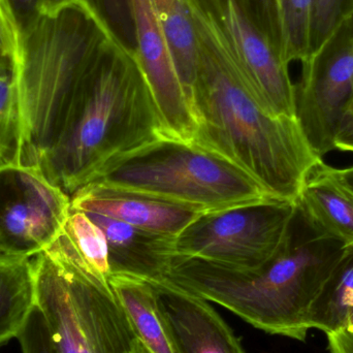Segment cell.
<instances>
[{
    "label": "cell",
    "mask_w": 353,
    "mask_h": 353,
    "mask_svg": "<svg viewBox=\"0 0 353 353\" xmlns=\"http://www.w3.org/2000/svg\"><path fill=\"white\" fill-rule=\"evenodd\" d=\"M196 35L191 107L193 143L252 176L271 196L296 201L323 163L294 118L270 115L257 103L218 23L201 0H186Z\"/></svg>",
    "instance_id": "obj_1"
},
{
    "label": "cell",
    "mask_w": 353,
    "mask_h": 353,
    "mask_svg": "<svg viewBox=\"0 0 353 353\" xmlns=\"http://www.w3.org/2000/svg\"><path fill=\"white\" fill-rule=\"evenodd\" d=\"M343 248L298 205L283 245L263 267L236 269L176 255L163 282L215 303L270 335L305 342L311 308Z\"/></svg>",
    "instance_id": "obj_2"
},
{
    "label": "cell",
    "mask_w": 353,
    "mask_h": 353,
    "mask_svg": "<svg viewBox=\"0 0 353 353\" xmlns=\"http://www.w3.org/2000/svg\"><path fill=\"white\" fill-rule=\"evenodd\" d=\"M161 137L159 112L136 55L111 33L95 52L39 170L72 196L114 159Z\"/></svg>",
    "instance_id": "obj_3"
},
{
    "label": "cell",
    "mask_w": 353,
    "mask_h": 353,
    "mask_svg": "<svg viewBox=\"0 0 353 353\" xmlns=\"http://www.w3.org/2000/svg\"><path fill=\"white\" fill-rule=\"evenodd\" d=\"M111 34L88 4L41 14L21 33L12 61L18 146L12 163L37 168L57 140L79 84Z\"/></svg>",
    "instance_id": "obj_4"
},
{
    "label": "cell",
    "mask_w": 353,
    "mask_h": 353,
    "mask_svg": "<svg viewBox=\"0 0 353 353\" xmlns=\"http://www.w3.org/2000/svg\"><path fill=\"white\" fill-rule=\"evenodd\" d=\"M91 182L205 212L275 199L230 161L194 143L165 137L114 159Z\"/></svg>",
    "instance_id": "obj_5"
},
{
    "label": "cell",
    "mask_w": 353,
    "mask_h": 353,
    "mask_svg": "<svg viewBox=\"0 0 353 353\" xmlns=\"http://www.w3.org/2000/svg\"><path fill=\"white\" fill-rule=\"evenodd\" d=\"M37 307L59 353H145L108 280L41 251L32 257Z\"/></svg>",
    "instance_id": "obj_6"
},
{
    "label": "cell",
    "mask_w": 353,
    "mask_h": 353,
    "mask_svg": "<svg viewBox=\"0 0 353 353\" xmlns=\"http://www.w3.org/2000/svg\"><path fill=\"white\" fill-rule=\"evenodd\" d=\"M296 201L269 199L201 214L175 239L176 255L255 270L281 248Z\"/></svg>",
    "instance_id": "obj_7"
},
{
    "label": "cell",
    "mask_w": 353,
    "mask_h": 353,
    "mask_svg": "<svg viewBox=\"0 0 353 353\" xmlns=\"http://www.w3.org/2000/svg\"><path fill=\"white\" fill-rule=\"evenodd\" d=\"M294 84L296 116L309 145L323 159L353 101V12L302 62Z\"/></svg>",
    "instance_id": "obj_8"
},
{
    "label": "cell",
    "mask_w": 353,
    "mask_h": 353,
    "mask_svg": "<svg viewBox=\"0 0 353 353\" xmlns=\"http://www.w3.org/2000/svg\"><path fill=\"white\" fill-rule=\"evenodd\" d=\"M70 214V195L41 170L0 165V241L10 255L39 254L55 240Z\"/></svg>",
    "instance_id": "obj_9"
},
{
    "label": "cell",
    "mask_w": 353,
    "mask_h": 353,
    "mask_svg": "<svg viewBox=\"0 0 353 353\" xmlns=\"http://www.w3.org/2000/svg\"><path fill=\"white\" fill-rule=\"evenodd\" d=\"M221 28L249 90L270 115L296 119L294 84L243 0H201Z\"/></svg>",
    "instance_id": "obj_10"
},
{
    "label": "cell",
    "mask_w": 353,
    "mask_h": 353,
    "mask_svg": "<svg viewBox=\"0 0 353 353\" xmlns=\"http://www.w3.org/2000/svg\"><path fill=\"white\" fill-rule=\"evenodd\" d=\"M136 58L154 99L165 138L193 143L196 122L152 0H130Z\"/></svg>",
    "instance_id": "obj_11"
},
{
    "label": "cell",
    "mask_w": 353,
    "mask_h": 353,
    "mask_svg": "<svg viewBox=\"0 0 353 353\" xmlns=\"http://www.w3.org/2000/svg\"><path fill=\"white\" fill-rule=\"evenodd\" d=\"M70 211L99 214L175 238L205 213L192 205L97 182L84 185L70 196Z\"/></svg>",
    "instance_id": "obj_12"
},
{
    "label": "cell",
    "mask_w": 353,
    "mask_h": 353,
    "mask_svg": "<svg viewBox=\"0 0 353 353\" xmlns=\"http://www.w3.org/2000/svg\"><path fill=\"white\" fill-rule=\"evenodd\" d=\"M152 284L178 353H247L208 301L167 282Z\"/></svg>",
    "instance_id": "obj_13"
},
{
    "label": "cell",
    "mask_w": 353,
    "mask_h": 353,
    "mask_svg": "<svg viewBox=\"0 0 353 353\" xmlns=\"http://www.w3.org/2000/svg\"><path fill=\"white\" fill-rule=\"evenodd\" d=\"M85 214L107 239L111 275L132 276L151 283L165 279L176 256L175 236L143 230L99 214Z\"/></svg>",
    "instance_id": "obj_14"
},
{
    "label": "cell",
    "mask_w": 353,
    "mask_h": 353,
    "mask_svg": "<svg viewBox=\"0 0 353 353\" xmlns=\"http://www.w3.org/2000/svg\"><path fill=\"white\" fill-rule=\"evenodd\" d=\"M296 203L319 232L344 247L353 245V193L336 180L329 165L321 163L311 173Z\"/></svg>",
    "instance_id": "obj_15"
},
{
    "label": "cell",
    "mask_w": 353,
    "mask_h": 353,
    "mask_svg": "<svg viewBox=\"0 0 353 353\" xmlns=\"http://www.w3.org/2000/svg\"><path fill=\"white\" fill-rule=\"evenodd\" d=\"M109 283L147 352L178 353L153 284L128 275H111Z\"/></svg>",
    "instance_id": "obj_16"
},
{
    "label": "cell",
    "mask_w": 353,
    "mask_h": 353,
    "mask_svg": "<svg viewBox=\"0 0 353 353\" xmlns=\"http://www.w3.org/2000/svg\"><path fill=\"white\" fill-rule=\"evenodd\" d=\"M37 307L32 259L0 256V345L18 338Z\"/></svg>",
    "instance_id": "obj_17"
},
{
    "label": "cell",
    "mask_w": 353,
    "mask_h": 353,
    "mask_svg": "<svg viewBox=\"0 0 353 353\" xmlns=\"http://www.w3.org/2000/svg\"><path fill=\"white\" fill-rule=\"evenodd\" d=\"M311 329L353 336V245L344 247L310 312Z\"/></svg>",
    "instance_id": "obj_18"
},
{
    "label": "cell",
    "mask_w": 353,
    "mask_h": 353,
    "mask_svg": "<svg viewBox=\"0 0 353 353\" xmlns=\"http://www.w3.org/2000/svg\"><path fill=\"white\" fill-rule=\"evenodd\" d=\"M43 250L80 263L108 281L111 277L107 239L83 212L70 211L61 232Z\"/></svg>",
    "instance_id": "obj_19"
},
{
    "label": "cell",
    "mask_w": 353,
    "mask_h": 353,
    "mask_svg": "<svg viewBox=\"0 0 353 353\" xmlns=\"http://www.w3.org/2000/svg\"><path fill=\"white\" fill-rule=\"evenodd\" d=\"M152 2L179 78L191 105L196 79L197 47L188 4L186 0H152Z\"/></svg>",
    "instance_id": "obj_20"
},
{
    "label": "cell",
    "mask_w": 353,
    "mask_h": 353,
    "mask_svg": "<svg viewBox=\"0 0 353 353\" xmlns=\"http://www.w3.org/2000/svg\"><path fill=\"white\" fill-rule=\"evenodd\" d=\"M282 34V60L286 65L310 53L313 0H277Z\"/></svg>",
    "instance_id": "obj_21"
},
{
    "label": "cell",
    "mask_w": 353,
    "mask_h": 353,
    "mask_svg": "<svg viewBox=\"0 0 353 353\" xmlns=\"http://www.w3.org/2000/svg\"><path fill=\"white\" fill-rule=\"evenodd\" d=\"M18 146V107L12 70L0 74V165L12 163Z\"/></svg>",
    "instance_id": "obj_22"
},
{
    "label": "cell",
    "mask_w": 353,
    "mask_h": 353,
    "mask_svg": "<svg viewBox=\"0 0 353 353\" xmlns=\"http://www.w3.org/2000/svg\"><path fill=\"white\" fill-rule=\"evenodd\" d=\"M114 37L136 55V32L130 0H84Z\"/></svg>",
    "instance_id": "obj_23"
},
{
    "label": "cell",
    "mask_w": 353,
    "mask_h": 353,
    "mask_svg": "<svg viewBox=\"0 0 353 353\" xmlns=\"http://www.w3.org/2000/svg\"><path fill=\"white\" fill-rule=\"evenodd\" d=\"M352 12L353 0H313L309 55L319 49Z\"/></svg>",
    "instance_id": "obj_24"
},
{
    "label": "cell",
    "mask_w": 353,
    "mask_h": 353,
    "mask_svg": "<svg viewBox=\"0 0 353 353\" xmlns=\"http://www.w3.org/2000/svg\"><path fill=\"white\" fill-rule=\"evenodd\" d=\"M254 22L282 60V34L277 0H243ZM283 61V60H282Z\"/></svg>",
    "instance_id": "obj_25"
},
{
    "label": "cell",
    "mask_w": 353,
    "mask_h": 353,
    "mask_svg": "<svg viewBox=\"0 0 353 353\" xmlns=\"http://www.w3.org/2000/svg\"><path fill=\"white\" fill-rule=\"evenodd\" d=\"M17 339L22 353H59L50 335L45 317L37 307L33 309Z\"/></svg>",
    "instance_id": "obj_26"
},
{
    "label": "cell",
    "mask_w": 353,
    "mask_h": 353,
    "mask_svg": "<svg viewBox=\"0 0 353 353\" xmlns=\"http://www.w3.org/2000/svg\"><path fill=\"white\" fill-rule=\"evenodd\" d=\"M21 32L10 0H0V57L12 61L18 53Z\"/></svg>",
    "instance_id": "obj_27"
},
{
    "label": "cell",
    "mask_w": 353,
    "mask_h": 353,
    "mask_svg": "<svg viewBox=\"0 0 353 353\" xmlns=\"http://www.w3.org/2000/svg\"><path fill=\"white\" fill-rule=\"evenodd\" d=\"M43 0H10L20 32L30 28L41 16Z\"/></svg>",
    "instance_id": "obj_28"
},
{
    "label": "cell",
    "mask_w": 353,
    "mask_h": 353,
    "mask_svg": "<svg viewBox=\"0 0 353 353\" xmlns=\"http://www.w3.org/2000/svg\"><path fill=\"white\" fill-rule=\"evenodd\" d=\"M336 150L353 153V116L344 118L335 139Z\"/></svg>",
    "instance_id": "obj_29"
},
{
    "label": "cell",
    "mask_w": 353,
    "mask_h": 353,
    "mask_svg": "<svg viewBox=\"0 0 353 353\" xmlns=\"http://www.w3.org/2000/svg\"><path fill=\"white\" fill-rule=\"evenodd\" d=\"M327 348L331 353H353V336L346 333L327 335Z\"/></svg>",
    "instance_id": "obj_30"
},
{
    "label": "cell",
    "mask_w": 353,
    "mask_h": 353,
    "mask_svg": "<svg viewBox=\"0 0 353 353\" xmlns=\"http://www.w3.org/2000/svg\"><path fill=\"white\" fill-rule=\"evenodd\" d=\"M74 4H87L84 0H43L41 14H57L60 10Z\"/></svg>",
    "instance_id": "obj_31"
},
{
    "label": "cell",
    "mask_w": 353,
    "mask_h": 353,
    "mask_svg": "<svg viewBox=\"0 0 353 353\" xmlns=\"http://www.w3.org/2000/svg\"><path fill=\"white\" fill-rule=\"evenodd\" d=\"M329 171L342 186L353 193V165L343 169H336L329 165Z\"/></svg>",
    "instance_id": "obj_32"
},
{
    "label": "cell",
    "mask_w": 353,
    "mask_h": 353,
    "mask_svg": "<svg viewBox=\"0 0 353 353\" xmlns=\"http://www.w3.org/2000/svg\"><path fill=\"white\" fill-rule=\"evenodd\" d=\"M10 70H12V63L8 62V60L0 57V74H2V72H10Z\"/></svg>",
    "instance_id": "obj_33"
},
{
    "label": "cell",
    "mask_w": 353,
    "mask_h": 353,
    "mask_svg": "<svg viewBox=\"0 0 353 353\" xmlns=\"http://www.w3.org/2000/svg\"><path fill=\"white\" fill-rule=\"evenodd\" d=\"M3 255H10V253L6 251V249L4 248L3 245H2L1 241H0V256H3Z\"/></svg>",
    "instance_id": "obj_34"
},
{
    "label": "cell",
    "mask_w": 353,
    "mask_h": 353,
    "mask_svg": "<svg viewBox=\"0 0 353 353\" xmlns=\"http://www.w3.org/2000/svg\"><path fill=\"white\" fill-rule=\"evenodd\" d=\"M350 116H353V101L352 103V105H350V109H348V111L346 112L345 117L344 118L350 117Z\"/></svg>",
    "instance_id": "obj_35"
},
{
    "label": "cell",
    "mask_w": 353,
    "mask_h": 353,
    "mask_svg": "<svg viewBox=\"0 0 353 353\" xmlns=\"http://www.w3.org/2000/svg\"><path fill=\"white\" fill-rule=\"evenodd\" d=\"M145 353H149L148 352H147L146 348H145Z\"/></svg>",
    "instance_id": "obj_36"
}]
</instances>
